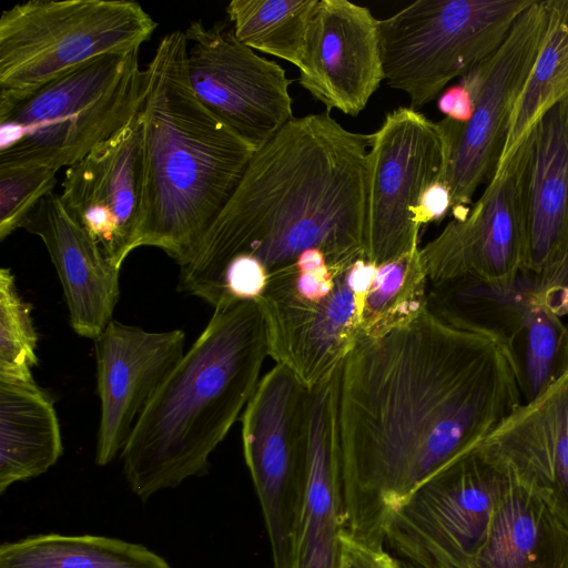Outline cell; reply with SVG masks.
I'll list each match as a JSON object with an SVG mask.
<instances>
[{
    "instance_id": "5bb4252c",
    "label": "cell",
    "mask_w": 568,
    "mask_h": 568,
    "mask_svg": "<svg viewBox=\"0 0 568 568\" xmlns=\"http://www.w3.org/2000/svg\"><path fill=\"white\" fill-rule=\"evenodd\" d=\"M519 170L516 149L466 217L453 219L419 248L429 283L470 277L498 290L514 283L524 263Z\"/></svg>"
},
{
    "instance_id": "d4e9b609",
    "label": "cell",
    "mask_w": 568,
    "mask_h": 568,
    "mask_svg": "<svg viewBox=\"0 0 568 568\" xmlns=\"http://www.w3.org/2000/svg\"><path fill=\"white\" fill-rule=\"evenodd\" d=\"M544 4L545 34L516 102L499 166L514 153L537 119L568 94V0H544Z\"/></svg>"
},
{
    "instance_id": "e0dca14e",
    "label": "cell",
    "mask_w": 568,
    "mask_h": 568,
    "mask_svg": "<svg viewBox=\"0 0 568 568\" xmlns=\"http://www.w3.org/2000/svg\"><path fill=\"white\" fill-rule=\"evenodd\" d=\"M298 83L327 111L356 116L384 80L378 19L347 0H318Z\"/></svg>"
},
{
    "instance_id": "ac0fdd59",
    "label": "cell",
    "mask_w": 568,
    "mask_h": 568,
    "mask_svg": "<svg viewBox=\"0 0 568 568\" xmlns=\"http://www.w3.org/2000/svg\"><path fill=\"white\" fill-rule=\"evenodd\" d=\"M517 149L523 271L539 274L568 253V94L537 119Z\"/></svg>"
},
{
    "instance_id": "d6986e66",
    "label": "cell",
    "mask_w": 568,
    "mask_h": 568,
    "mask_svg": "<svg viewBox=\"0 0 568 568\" xmlns=\"http://www.w3.org/2000/svg\"><path fill=\"white\" fill-rule=\"evenodd\" d=\"M479 447L539 493L568 525V372L516 408Z\"/></svg>"
},
{
    "instance_id": "8992f818",
    "label": "cell",
    "mask_w": 568,
    "mask_h": 568,
    "mask_svg": "<svg viewBox=\"0 0 568 568\" xmlns=\"http://www.w3.org/2000/svg\"><path fill=\"white\" fill-rule=\"evenodd\" d=\"M535 0H417L378 20L384 80L417 110L495 53Z\"/></svg>"
},
{
    "instance_id": "1f68e13d",
    "label": "cell",
    "mask_w": 568,
    "mask_h": 568,
    "mask_svg": "<svg viewBox=\"0 0 568 568\" xmlns=\"http://www.w3.org/2000/svg\"><path fill=\"white\" fill-rule=\"evenodd\" d=\"M338 568H403L388 551L375 550L341 535Z\"/></svg>"
},
{
    "instance_id": "3957f363",
    "label": "cell",
    "mask_w": 568,
    "mask_h": 568,
    "mask_svg": "<svg viewBox=\"0 0 568 568\" xmlns=\"http://www.w3.org/2000/svg\"><path fill=\"white\" fill-rule=\"evenodd\" d=\"M184 31L165 34L144 70L143 202L136 247L180 266L197 252L256 151L197 99Z\"/></svg>"
},
{
    "instance_id": "f1b7e54d",
    "label": "cell",
    "mask_w": 568,
    "mask_h": 568,
    "mask_svg": "<svg viewBox=\"0 0 568 568\" xmlns=\"http://www.w3.org/2000/svg\"><path fill=\"white\" fill-rule=\"evenodd\" d=\"M32 306L19 294L10 268L0 270V379L31 381L38 364Z\"/></svg>"
},
{
    "instance_id": "7a4b0ae2",
    "label": "cell",
    "mask_w": 568,
    "mask_h": 568,
    "mask_svg": "<svg viewBox=\"0 0 568 568\" xmlns=\"http://www.w3.org/2000/svg\"><path fill=\"white\" fill-rule=\"evenodd\" d=\"M373 133L353 132L329 112L290 120L257 149L178 288L207 302L237 255L268 275L320 248L332 266L365 258L368 156Z\"/></svg>"
},
{
    "instance_id": "4316f807",
    "label": "cell",
    "mask_w": 568,
    "mask_h": 568,
    "mask_svg": "<svg viewBox=\"0 0 568 568\" xmlns=\"http://www.w3.org/2000/svg\"><path fill=\"white\" fill-rule=\"evenodd\" d=\"M318 0H233L226 7L236 39L296 68L303 61L307 32Z\"/></svg>"
},
{
    "instance_id": "2e32d148",
    "label": "cell",
    "mask_w": 568,
    "mask_h": 568,
    "mask_svg": "<svg viewBox=\"0 0 568 568\" xmlns=\"http://www.w3.org/2000/svg\"><path fill=\"white\" fill-rule=\"evenodd\" d=\"M101 402L95 463L122 453L148 404L184 356L182 329L149 332L112 320L94 339Z\"/></svg>"
},
{
    "instance_id": "7c38bea8",
    "label": "cell",
    "mask_w": 568,
    "mask_h": 568,
    "mask_svg": "<svg viewBox=\"0 0 568 568\" xmlns=\"http://www.w3.org/2000/svg\"><path fill=\"white\" fill-rule=\"evenodd\" d=\"M184 33L192 90L243 141L257 150L294 118L284 68L240 42L232 27L194 20Z\"/></svg>"
},
{
    "instance_id": "8fae6325",
    "label": "cell",
    "mask_w": 568,
    "mask_h": 568,
    "mask_svg": "<svg viewBox=\"0 0 568 568\" xmlns=\"http://www.w3.org/2000/svg\"><path fill=\"white\" fill-rule=\"evenodd\" d=\"M445 142L437 122L410 106L387 113L368 156L365 260L382 265L419 248L423 193L443 180Z\"/></svg>"
},
{
    "instance_id": "5b68a950",
    "label": "cell",
    "mask_w": 568,
    "mask_h": 568,
    "mask_svg": "<svg viewBox=\"0 0 568 568\" xmlns=\"http://www.w3.org/2000/svg\"><path fill=\"white\" fill-rule=\"evenodd\" d=\"M144 83L139 50H132L31 89L0 90V164L72 165L141 110Z\"/></svg>"
},
{
    "instance_id": "52a82bcc",
    "label": "cell",
    "mask_w": 568,
    "mask_h": 568,
    "mask_svg": "<svg viewBox=\"0 0 568 568\" xmlns=\"http://www.w3.org/2000/svg\"><path fill=\"white\" fill-rule=\"evenodd\" d=\"M156 26L134 1L16 4L0 18V90L31 89L101 55L140 50Z\"/></svg>"
},
{
    "instance_id": "9c48e42d",
    "label": "cell",
    "mask_w": 568,
    "mask_h": 568,
    "mask_svg": "<svg viewBox=\"0 0 568 568\" xmlns=\"http://www.w3.org/2000/svg\"><path fill=\"white\" fill-rule=\"evenodd\" d=\"M311 388L285 365L261 379L242 415L246 466L274 568H295L308 469Z\"/></svg>"
},
{
    "instance_id": "7402d4cb",
    "label": "cell",
    "mask_w": 568,
    "mask_h": 568,
    "mask_svg": "<svg viewBox=\"0 0 568 568\" xmlns=\"http://www.w3.org/2000/svg\"><path fill=\"white\" fill-rule=\"evenodd\" d=\"M468 568H568V525L513 477Z\"/></svg>"
},
{
    "instance_id": "d6a6232c",
    "label": "cell",
    "mask_w": 568,
    "mask_h": 568,
    "mask_svg": "<svg viewBox=\"0 0 568 568\" xmlns=\"http://www.w3.org/2000/svg\"><path fill=\"white\" fill-rule=\"evenodd\" d=\"M450 210V190L443 181H437L423 193L416 211L415 222L422 229V226L432 222L442 221Z\"/></svg>"
},
{
    "instance_id": "6da1fadb",
    "label": "cell",
    "mask_w": 568,
    "mask_h": 568,
    "mask_svg": "<svg viewBox=\"0 0 568 568\" xmlns=\"http://www.w3.org/2000/svg\"><path fill=\"white\" fill-rule=\"evenodd\" d=\"M523 404L506 346L428 308L362 338L342 363L337 417L343 532L385 549L392 513Z\"/></svg>"
},
{
    "instance_id": "4fadbf2b",
    "label": "cell",
    "mask_w": 568,
    "mask_h": 568,
    "mask_svg": "<svg viewBox=\"0 0 568 568\" xmlns=\"http://www.w3.org/2000/svg\"><path fill=\"white\" fill-rule=\"evenodd\" d=\"M378 265L358 258L344 267L329 295L307 301L267 284L256 301L264 314L270 356L313 388L364 337L363 317Z\"/></svg>"
},
{
    "instance_id": "4dcf8cb0",
    "label": "cell",
    "mask_w": 568,
    "mask_h": 568,
    "mask_svg": "<svg viewBox=\"0 0 568 568\" xmlns=\"http://www.w3.org/2000/svg\"><path fill=\"white\" fill-rule=\"evenodd\" d=\"M544 303L560 317L568 314V253L551 270L535 274L527 272Z\"/></svg>"
},
{
    "instance_id": "e575fe53",
    "label": "cell",
    "mask_w": 568,
    "mask_h": 568,
    "mask_svg": "<svg viewBox=\"0 0 568 568\" xmlns=\"http://www.w3.org/2000/svg\"><path fill=\"white\" fill-rule=\"evenodd\" d=\"M400 561V560H399ZM403 568H422L413 564L400 561Z\"/></svg>"
},
{
    "instance_id": "83f0119b",
    "label": "cell",
    "mask_w": 568,
    "mask_h": 568,
    "mask_svg": "<svg viewBox=\"0 0 568 568\" xmlns=\"http://www.w3.org/2000/svg\"><path fill=\"white\" fill-rule=\"evenodd\" d=\"M419 248L378 265L375 281L365 300L364 338L378 337L406 325L426 310L429 282Z\"/></svg>"
},
{
    "instance_id": "836d02e7",
    "label": "cell",
    "mask_w": 568,
    "mask_h": 568,
    "mask_svg": "<svg viewBox=\"0 0 568 568\" xmlns=\"http://www.w3.org/2000/svg\"><path fill=\"white\" fill-rule=\"evenodd\" d=\"M437 106L446 118L460 123L468 122L474 113L473 98L462 83L446 89L440 94Z\"/></svg>"
},
{
    "instance_id": "30bf717a",
    "label": "cell",
    "mask_w": 568,
    "mask_h": 568,
    "mask_svg": "<svg viewBox=\"0 0 568 568\" xmlns=\"http://www.w3.org/2000/svg\"><path fill=\"white\" fill-rule=\"evenodd\" d=\"M544 0H535L514 23L489 58L460 78L474 101L466 123L444 118L438 123L445 142L443 182L452 194L454 220L468 214L477 187L488 184L499 166L516 102L534 65L546 29Z\"/></svg>"
},
{
    "instance_id": "ffe728a7",
    "label": "cell",
    "mask_w": 568,
    "mask_h": 568,
    "mask_svg": "<svg viewBox=\"0 0 568 568\" xmlns=\"http://www.w3.org/2000/svg\"><path fill=\"white\" fill-rule=\"evenodd\" d=\"M22 229L43 242L60 278L72 329L94 339L113 320L120 268L64 207L60 195H45Z\"/></svg>"
},
{
    "instance_id": "9a60e30c",
    "label": "cell",
    "mask_w": 568,
    "mask_h": 568,
    "mask_svg": "<svg viewBox=\"0 0 568 568\" xmlns=\"http://www.w3.org/2000/svg\"><path fill=\"white\" fill-rule=\"evenodd\" d=\"M140 111L115 134L67 168L59 194L67 211L118 268L138 248L143 202Z\"/></svg>"
},
{
    "instance_id": "484cf974",
    "label": "cell",
    "mask_w": 568,
    "mask_h": 568,
    "mask_svg": "<svg viewBox=\"0 0 568 568\" xmlns=\"http://www.w3.org/2000/svg\"><path fill=\"white\" fill-rule=\"evenodd\" d=\"M505 346L523 404L539 397L568 372V325L540 300L525 310Z\"/></svg>"
},
{
    "instance_id": "ba28073f",
    "label": "cell",
    "mask_w": 568,
    "mask_h": 568,
    "mask_svg": "<svg viewBox=\"0 0 568 568\" xmlns=\"http://www.w3.org/2000/svg\"><path fill=\"white\" fill-rule=\"evenodd\" d=\"M513 484L479 445L416 487L385 530L398 560L422 568H468Z\"/></svg>"
},
{
    "instance_id": "f546056e",
    "label": "cell",
    "mask_w": 568,
    "mask_h": 568,
    "mask_svg": "<svg viewBox=\"0 0 568 568\" xmlns=\"http://www.w3.org/2000/svg\"><path fill=\"white\" fill-rule=\"evenodd\" d=\"M58 169L44 164H0V240L23 226L39 202L53 192Z\"/></svg>"
},
{
    "instance_id": "44dd1931",
    "label": "cell",
    "mask_w": 568,
    "mask_h": 568,
    "mask_svg": "<svg viewBox=\"0 0 568 568\" xmlns=\"http://www.w3.org/2000/svg\"><path fill=\"white\" fill-rule=\"evenodd\" d=\"M341 367L311 388L308 469L295 568H338L339 564L344 528L337 417Z\"/></svg>"
},
{
    "instance_id": "277c9868",
    "label": "cell",
    "mask_w": 568,
    "mask_h": 568,
    "mask_svg": "<svg viewBox=\"0 0 568 568\" xmlns=\"http://www.w3.org/2000/svg\"><path fill=\"white\" fill-rule=\"evenodd\" d=\"M270 345L256 301H226L156 390L122 453L131 490L146 500L202 475L244 412Z\"/></svg>"
},
{
    "instance_id": "603a6c76",
    "label": "cell",
    "mask_w": 568,
    "mask_h": 568,
    "mask_svg": "<svg viewBox=\"0 0 568 568\" xmlns=\"http://www.w3.org/2000/svg\"><path fill=\"white\" fill-rule=\"evenodd\" d=\"M62 454L51 396L34 379H0V493L48 471Z\"/></svg>"
},
{
    "instance_id": "cb8c5ba5",
    "label": "cell",
    "mask_w": 568,
    "mask_h": 568,
    "mask_svg": "<svg viewBox=\"0 0 568 568\" xmlns=\"http://www.w3.org/2000/svg\"><path fill=\"white\" fill-rule=\"evenodd\" d=\"M0 568H171L149 548L95 535L44 534L0 547Z\"/></svg>"
}]
</instances>
